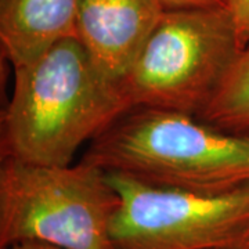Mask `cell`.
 Wrapping results in <instances>:
<instances>
[{
	"instance_id": "obj_1",
	"label": "cell",
	"mask_w": 249,
	"mask_h": 249,
	"mask_svg": "<svg viewBox=\"0 0 249 249\" xmlns=\"http://www.w3.org/2000/svg\"><path fill=\"white\" fill-rule=\"evenodd\" d=\"M130 109L119 83L108 80L76 37L14 68L1 114V160L67 166L83 145Z\"/></svg>"
},
{
	"instance_id": "obj_2",
	"label": "cell",
	"mask_w": 249,
	"mask_h": 249,
	"mask_svg": "<svg viewBox=\"0 0 249 249\" xmlns=\"http://www.w3.org/2000/svg\"><path fill=\"white\" fill-rule=\"evenodd\" d=\"M83 162L151 186L223 193L249 184V132L190 114L136 107L90 142Z\"/></svg>"
},
{
	"instance_id": "obj_3",
	"label": "cell",
	"mask_w": 249,
	"mask_h": 249,
	"mask_svg": "<svg viewBox=\"0 0 249 249\" xmlns=\"http://www.w3.org/2000/svg\"><path fill=\"white\" fill-rule=\"evenodd\" d=\"M121 196L106 170L80 160L0 165V248L39 241L65 249H116L111 229Z\"/></svg>"
},
{
	"instance_id": "obj_4",
	"label": "cell",
	"mask_w": 249,
	"mask_h": 249,
	"mask_svg": "<svg viewBox=\"0 0 249 249\" xmlns=\"http://www.w3.org/2000/svg\"><path fill=\"white\" fill-rule=\"evenodd\" d=\"M240 52L227 7L166 10L119 86L129 108L199 116Z\"/></svg>"
},
{
	"instance_id": "obj_5",
	"label": "cell",
	"mask_w": 249,
	"mask_h": 249,
	"mask_svg": "<svg viewBox=\"0 0 249 249\" xmlns=\"http://www.w3.org/2000/svg\"><path fill=\"white\" fill-rule=\"evenodd\" d=\"M107 175L121 196L116 249H249V184L196 193Z\"/></svg>"
},
{
	"instance_id": "obj_6",
	"label": "cell",
	"mask_w": 249,
	"mask_h": 249,
	"mask_svg": "<svg viewBox=\"0 0 249 249\" xmlns=\"http://www.w3.org/2000/svg\"><path fill=\"white\" fill-rule=\"evenodd\" d=\"M165 11L158 0H80L75 37L100 73L119 83Z\"/></svg>"
},
{
	"instance_id": "obj_7",
	"label": "cell",
	"mask_w": 249,
	"mask_h": 249,
	"mask_svg": "<svg viewBox=\"0 0 249 249\" xmlns=\"http://www.w3.org/2000/svg\"><path fill=\"white\" fill-rule=\"evenodd\" d=\"M80 0H0V43L13 68L76 36Z\"/></svg>"
},
{
	"instance_id": "obj_8",
	"label": "cell",
	"mask_w": 249,
	"mask_h": 249,
	"mask_svg": "<svg viewBox=\"0 0 249 249\" xmlns=\"http://www.w3.org/2000/svg\"><path fill=\"white\" fill-rule=\"evenodd\" d=\"M232 133L249 132V43L238 54L216 96L198 116Z\"/></svg>"
},
{
	"instance_id": "obj_9",
	"label": "cell",
	"mask_w": 249,
	"mask_h": 249,
	"mask_svg": "<svg viewBox=\"0 0 249 249\" xmlns=\"http://www.w3.org/2000/svg\"><path fill=\"white\" fill-rule=\"evenodd\" d=\"M241 50L249 43V0H227Z\"/></svg>"
},
{
	"instance_id": "obj_10",
	"label": "cell",
	"mask_w": 249,
	"mask_h": 249,
	"mask_svg": "<svg viewBox=\"0 0 249 249\" xmlns=\"http://www.w3.org/2000/svg\"><path fill=\"white\" fill-rule=\"evenodd\" d=\"M165 10L227 7V0H158Z\"/></svg>"
},
{
	"instance_id": "obj_11",
	"label": "cell",
	"mask_w": 249,
	"mask_h": 249,
	"mask_svg": "<svg viewBox=\"0 0 249 249\" xmlns=\"http://www.w3.org/2000/svg\"><path fill=\"white\" fill-rule=\"evenodd\" d=\"M0 249H65L55 247L52 244H46V242H39V241H25V242H18L13 244L9 247H3Z\"/></svg>"
}]
</instances>
